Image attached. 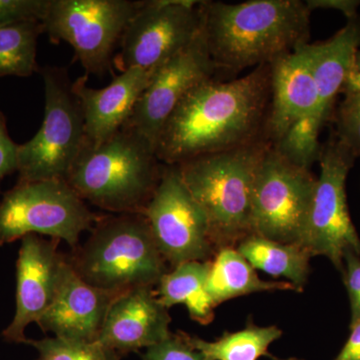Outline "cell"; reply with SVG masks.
<instances>
[{
    "label": "cell",
    "mask_w": 360,
    "mask_h": 360,
    "mask_svg": "<svg viewBox=\"0 0 360 360\" xmlns=\"http://www.w3.org/2000/svg\"><path fill=\"white\" fill-rule=\"evenodd\" d=\"M355 158L336 136L321 146V175L302 241L312 257L328 258L340 274L347 252L360 257V238L347 198V179Z\"/></svg>",
    "instance_id": "cell-10"
},
{
    "label": "cell",
    "mask_w": 360,
    "mask_h": 360,
    "mask_svg": "<svg viewBox=\"0 0 360 360\" xmlns=\"http://www.w3.org/2000/svg\"><path fill=\"white\" fill-rule=\"evenodd\" d=\"M360 16L347 20V25L331 39L319 44L302 45L309 60L319 94V115L326 123L333 110L360 51Z\"/></svg>",
    "instance_id": "cell-19"
},
{
    "label": "cell",
    "mask_w": 360,
    "mask_h": 360,
    "mask_svg": "<svg viewBox=\"0 0 360 360\" xmlns=\"http://www.w3.org/2000/svg\"><path fill=\"white\" fill-rule=\"evenodd\" d=\"M191 347L200 352L205 360H259L269 356V347L283 336L276 326H259L250 319L243 329L224 335L213 341L179 331Z\"/></svg>",
    "instance_id": "cell-23"
},
{
    "label": "cell",
    "mask_w": 360,
    "mask_h": 360,
    "mask_svg": "<svg viewBox=\"0 0 360 360\" xmlns=\"http://www.w3.org/2000/svg\"><path fill=\"white\" fill-rule=\"evenodd\" d=\"M305 2L311 13L314 9H333L345 14L347 20L359 16L360 0H307Z\"/></svg>",
    "instance_id": "cell-32"
},
{
    "label": "cell",
    "mask_w": 360,
    "mask_h": 360,
    "mask_svg": "<svg viewBox=\"0 0 360 360\" xmlns=\"http://www.w3.org/2000/svg\"><path fill=\"white\" fill-rule=\"evenodd\" d=\"M163 168L155 146L123 127L98 146L85 142L65 181L80 198L105 212L142 214Z\"/></svg>",
    "instance_id": "cell-3"
},
{
    "label": "cell",
    "mask_w": 360,
    "mask_h": 360,
    "mask_svg": "<svg viewBox=\"0 0 360 360\" xmlns=\"http://www.w3.org/2000/svg\"><path fill=\"white\" fill-rule=\"evenodd\" d=\"M317 179L271 143L265 150L253 184L252 234L302 245Z\"/></svg>",
    "instance_id": "cell-9"
},
{
    "label": "cell",
    "mask_w": 360,
    "mask_h": 360,
    "mask_svg": "<svg viewBox=\"0 0 360 360\" xmlns=\"http://www.w3.org/2000/svg\"><path fill=\"white\" fill-rule=\"evenodd\" d=\"M335 360H360V321L350 324L349 338Z\"/></svg>",
    "instance_id": "cell-33"
},
{
    "label": "cell",
    "mask_w": 360,
    "mask_h": 360,
    "mask_svg": "<svg viewBox=\"0 0 360 360\" xmlns=\"http://www.w3.org/2000/svg\"><path fill=\"white\" fill-rule=\"evenodd\" d=\"M105 215L91 212L65 180L18 182L0 201V246L37 234L75 250L80 236Z\"/></svg>",
    "instance_id": "cell-7"
},
{
    "label": "cell",
    "mask_w": 360,
    "mask_h": 360,
    "mask_svg": "<svg viewBox=\"0 0 360 360\" xmlns=\"http://www.w3.org/2000/svg\"><path fill=\"white\" fill-rule=\"evenodd\" d=\"M354 70L360 71V51L357 52L356 59H355Z\"/></svg>",
    "instance_id": "cell-35"
},
{
    "label": "cell",
    "mask_w": 360,
    "mask_h": 360,
    "mask_svg": "<svg viewBox=\"0 0 360 360\" xmlns=\"http://www.w3.org/2000/svg\"><path fill=\"white\" fill-rule=\"evenodd\" d=\"M269 144L255 142L176 165L182 181L205 213L217 251L236 248L252 234L253 184Z\"/></svg>",
    "instance_id": "cell-4"
},
{
    "label": "cell",
    "mask_w": 360,
    "mask_h": 360,
    "mask_svg": "<svg viewBox=\"0 0 360 360\" xmlns=\"http://www.w3.org/2000/svg\"><path fill=\"white\" fill-rule=\"evenodd\" d=\"M39 352L37 360H122L123 355L97 342H80L58 338L26 340Z\"/></svg>",
    "instance_id": "cell-26"
},
{
    "label": "cell",
    "mask_w": 360,
    "mask_h": 360,
    "mask_svg": "<svg viewBox=\"0 0 360 360\" xmlns=\"http://www.w3.org/2000/svg\"><path fill=\"white\" fill-rule=\"evenodd\" d=\"M172 317L149 286L122 293L111 304L97 342L125 356L167 340Z\"/></svg>",
    "instance_id": "cell-16"
},
{
    "label": "cell",
    "mask_w": 360,
    "mask_h": 360,
    "mask_svg": "<svg viewBox=\"0 0 360 360\" xmlns=\"http://www.w3.org/2000/svg\"><path fill=\"white\" fill-rule=\"evenodd\" d=\"M142 360H205L200 352L194 349L180 333H172L169 338L153 347L146 348Z\"/></svg>",
    "instance_id": "cell-29"
},
{
    "label": "cell",
    "mask_w": 360,
    "mask_h": 360,
    "mask_svg": "<svg viewBox=\"0 0 360 360\" xmlns=\"http://www.w3.org/2000/svg\"><path fill=\"white\" fill-rule=\"evenodd\" d=\"M200 9L201 32L217 70L271 65L309 39L311 11L300 0L202 1Z\"/></svg>",
    "instance_id": "cell-2"
},
{
    "label": "cell",
    "mask_w": 360,
    "mask_h": 360,
    "mask_svg": "<svg viewBox=\"0 0 360 360\" xmlns=\"http://www.w3.org/2000/svg\"><path fill=\"white\" fill-rule=\"evenodd\" d=\"M141 1L49 0L41 20L52 44L63 41L86 73L103 77L112 71L116 49Z\"/></svg>",
    "instance_id": "cell-8"
},
{
    "label": "cell",
    "mask_w": 360,
    "mask_h": 360,
    "mask_svg": "<svg viewBox=\"0 0 360 360\" xmlns=\"http://www.w3.org/2000/svg\"><path fill=\"white\" fill-rule=\"evenodd\" d=\"M201 2L144 0L125 28L113 66L120 72L155 71L198 39L202 27Z\"/></svg>",
    "instance_id": "cell-11"
},
{
    "label": "cell",
    "mask_w": 360,
    "mask_h": 360,
    "mask_svg": "<svg viewBox=\"0 0 360 360\" xmlns=\"http://www.w3.org/2000/svg\"><path fill=\"white\" fill-rule=\"evenodd\" d=\"M39 73L44 84V118L37 134L20 146L18 182L65 180L86 142L84 113L68 70L44 66Z\"/></svg>",
    "instance_id": "cell-6"
},
{
    "label": "cell",
    "mask_w": 360,
    "mask_h": 360,
    "mask_svg": "<svg viewBox=\"0 0 360 360\" xmlns=\"http://www.w3.org/2000/svg\"><path fill=\"white\" fill-rule=\"evenodd\" d=\"M321 129V123L314 116L302 118L288 129L281 141L271 146L296 165L310 168L321 155L319 137Z\"/></svg>",
    "instance_id": "cell-25"
},
{
    "label": "cell",
    "mask_w": 360,
    "mask_h": 360,
    "mask_svg": "<svg viewBox=\"0 0 360 360\" xmlns=\"http://www.w3.org/2000/svg\"><path fill=\"white\" fill-rule=\"evenodd\" d=\"M270 72V65L258 66L231 82L212 77L191 89L158 134V160L179 165L198 156L267 141Z\"/></svg>",
    "instance_id": "cell-1"
},
{
    "label": "cell",
    "mask_w": 360,
    "mask_h": 360,
    "mask_svg": "<svg viewBox=\"0 0 360 360\" xmlns=\"http://www.w3.org/2000/svg\"><path fill=\"white\" fill-rule=\"evenodd\" d=\"M58 239L37 234L21 238L16 262V309L2 331L7 342L25 343V328L37 323L56 300L68 257L58 250Z\"/></svg>",
    "instance_id": "cell-14"
},
{
    "label": "cell",
    "mask_w": 360,
    "mask_h": 360,
    "mask_svg": "<svg viewBox=\"0 0 360 360\" xmlns=\"http://www.w3.org/2000/svg\"><path fill=\"white\" fill-rule=\"evenodd\" d=\"M335 136L360 158V94H345L336 115Z\"/></svg>",
    "instance_id": "cell-27"
},
{
    "label": "cell",
    "mask_w": 360,
    "mask_h": 360,
    "mask_svg": "<svg viewBox=\"0 0 360 360\" xmlns=\"http://www.w3.org/2000/svg\"><path fill=\"white\" fill-rule=\"evenodd\" d=\"M41 21L30 20L0 27V77H30L39 72L37 40Z\"/></svg>",
    "instance_id": "cell-24"
},
{
    "label": "cell",
    "mask_w": 360,
    "mask_h": 360,
    "mask_svg": "<svg viewBox=\"0 0 360 360\" xmlns=\"http://www.w3.org/2000/svg\"><path fill=\"white\" fill-rule=\"evenodd\" d=\"M153 72L131 68L123 71L101 89L89 87L86 75L72 82V91L82 105L89 144L98 146L122 129L148 86Z\"/></svg>",
    "instance_id": "cell-17"
},
{
    "label": "cell",
    "mask_w": 360,
    "mask_h": 360,
    "mask_svg": "<svg viewBox=\"0 0 360 360\" xmlns=\"http://www.w3.org/2000/svg\"><path fill=\"white\" fill-rule=\"evenodd\" d=\"M161 255L172 267L210 262L217 253L205 213L182 181L176 165H165L142 213Z\"/></svg>",
    "instance_id": "cell-12"
},
{
    "label": "cell",
    "mask_w": 360,
    "mask_h": 360,
    "mask_svg": "<svg viewBox=\"0 0 360 360\" xmlns=\"http://www.w3.org/2000/svg\"><path fill=\"white\" fill-rule=\"evenodd\" d=\"M49 0H0V27L44 20Z\"/></svg>",
    "instance_id": "cell-28"
},
{
    "label": "cell",
    "mask_w": 360,
    "mask_h": 360,
    "mask_svg": "<svg viewBox=\"0 0 360 360\" xmlns=\"http://www.w3.org/2000/svg\"><path fill=\"white\" fill-rule=\"evenodd\" d=\"M207 290L217 305L239 296L266 291H297L286 281H269L260 278L236 248H224L217 251L210 260Z\"/></svg>",
    "instance_id": "cell-21"
},
{
    "label": "cell",
    "mask_w": 360,
    "mask_h": 360,
    "mask_svg": "<svg viewBox=\"0 0 360 360\" xmlns=\"http://www.w3.org/2000/svg\"><path fill=\"white\" fill-rule=\"evenodd\" d=\"M341 92L345 94H360V71L354 70L350 73Z\"/></svg>",
    "instance_id": "cell-34"
},
{
    "label": "cell",
    "mask_w": 360,
    "mask_h": 360,
    "mask_svg": "<svg viewBox=\"0 0 360 360\" xmlns=\"http://www.w3.org/2000/svg\"><path fill=\"white\" fill-rule=\"evenodd\" d=\"M18 150L20 144L11 139L6 116L0 111V184L7 175L18 172Z\"/></svg>",
    "instance_id": "cell-31"
},
{
    "label": "cell",
    "mask_w": 360,
    "mask_h": 360,
    "mask_svg": "<svg viewBox=\"0 0 360 360\" xmlns=\"http://www.w3.org/2000/svg\"><path fill=\"white\" fill-rule=\"evenodd\" d=\"M236 250L255 270L270 276L283 277L302 292L309 281L311 255L298 245H288L250 234L236 245Z\"/></svg>",
    "instance_id": "cell-22"
},
{
    "label": "cell",
    "mask_w": 360,
    "mask_h": 360,
    "mask_svg": "<svg viewBox=\"0 0 360 360\" xmlns=\"http://www.w3.org/2000/svg\"><path fill=\"white\" fill-rule=\"evenodd\" d=\"M215 71L201 32L184 51L153 72L123 127L134 129L155 148L158 134L175 108L191 89L212 78Z\"/></svg>",
    "instance_id": "cell-13"
},
{
    "label": "cell",
    "mask_w": 360,
    "mask_h": 360,
    "mask_svg": "<svg viewBox=\"0 0 360 360\" xmlns=\"http://www.w3.org/2000/svg\"><path fill=\"white\" fill-rule=\"evenodd\" d=\"M343 283L349 298L350 324L360 321V257L347 252L343 258Z\"/></svg>",
    "instance_id": "cell-30"
},
{
    "label": "cell",
    "mask_w": 360,
    "mask_h": 360,
    "mask_svg": "<svg viewBox=\"0 0 360 360\" xmlns=\"http://www.w3.org/2000/svg\"><path fill=\"white\" fill-rule=\"evenodd\" d=\"M122 293L85 283L68 260L56 300L37 326L63 340L96 342L111 304Z\"/></svg>",
    "instance_id": "cell-15"
},
{
    "label": "cell",
    "mask_w": 360,
    "mask_h": 360,
    "mask_svg": "<svg viewBox=\"0 0 360 360\" xmlns=\"http://www.w3.org/2000/svg\"><path fill=\"white\" fill-rule=\"evenodd\" d=\"M302 45L270 65L271 86L265 134L271 144L281 141L302 118L314 116L324 125L317 115L319 94Z\"/></svg>",
    "instance_id": "cell-18"
},
{
    "label": "cell",
    "mask_w": 360,
    "mask_h": 360,
    "mask_svg": "<svg viewBox=\"0 0 360 360\" xmlns=\"http://www.w3.org/2000/svg\"><path fill=\"white\" fill-rule=\"evenodd\" d=\"M91 231L68 258L90 285L115 292L155 288L168 271L143 215L106 214Z\"/></svg>",
    "instance_id": "cell-5"
},
{
    "label": "cell",
    "mask_w": 360,
    "mask_h": 360,
    "mask_svg": "<svg viewBox=\"0 0 360 360\" xmlns=\"http://www.w3.org/2000/svg\"><path fill=\"white\" fill-rule=\"evenodd\" d=\"M210 271V260L177 265L161 277L155 295L167 309L184 305L193 321L207 326L217 309L207 290Z\"/></svg>",
    "instance_id": "cell-20"
}]
</instances>
